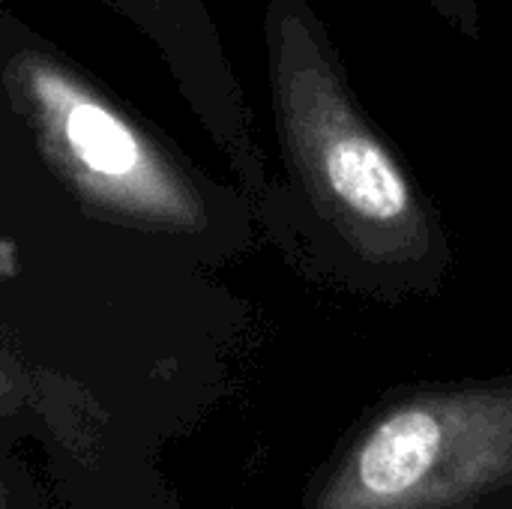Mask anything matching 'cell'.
I'll return each mask as SVG.
<instances>
[{"label":"cell","mask_w":512,"mask_h":509,"mask_svg":"<svg viewBox=\"0 0 512 509\" xmlns=\"http://www.w3.org/2000/svg\"><path fill=\"white\" fill-rule=\"evenodd\" d=\"M282 54V111L348 285L384 303L435 297L450 279L447 228L399 150L357 105L309 24Z\"/></svg>","instance_id":"1"},{"label":"cell","mask_w":512,"mask_h":509,"mask_svg":"<svg viewBox=\"0 0 512 509\" xmlns=\"http://www.w3.org/2000/svg\"><path fill=\"white\" fill-rule=\"evenodd\" d=\"M312 509H512V375L384 393Z\"/></svg>","instance_id":"2"},{"label":"cell","mask_w":512,"mask_h":509,"mask_svg":"<svg viewBox=\"0 0 512 509\" xmlns=\"http://www.w3.org/2000/svg\"><path fill=\"white\" fill-rule=\"evenodd\" d=\"M63 132L75 150V156L96 174L105 177H129L141 165L138 141L132 132L96 102L75 99L66 108Z\"/></svg>","instance_id":"3"},{"label":"cell","mask_w":512,"mask_h":509,"mask_svg":"<svg viewBox=\"0 0 512 509\" xmlns=\"http://www.w3.org/2000/svg\"><path fill=\"white\" fill-rule=\"evenodd\" d=\"M423 3H429L459 33H465L471 39L480 36V6H477V0H423Z\"/></svg>","instance_id":"4"}]
</instances>
